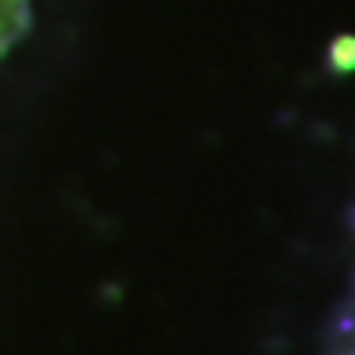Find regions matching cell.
Segmentation results:
<instances>
[{
	"label": "cell",
	"instance_id": "7a4b0ae2",
	"mask_svg": "<svg viewBox=\"0 0 355 355\" xmlns=\"http://www.w3.org/2000/svg\"><path fill=\"white\" fill-rule=\"evenodd\" d=\"M345 355H355V348H352V352H345Z\"/></svg>",
	"mask_w": 355,
	"mask_h": 355
},
{
	"label": "cell",
	"instance_id": "6da1fadb",
	"mask_svg": "<svg viewBox=\"0 0 355 355\" xmlns=\"http://www.w3.org/2000/svg\"><path fill=\"white\" fill-rule=\"evenodd\" d=\"M29 22V0H0V55L22 37Z\"/></svg>",
	"mask_w": 355,
	"mask_h": 355
}]
</instances>
